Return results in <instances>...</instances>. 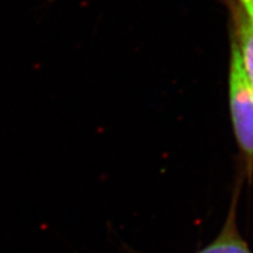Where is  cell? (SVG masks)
<instances>
[{
    "label": "cell",
    "instance_id": "obj_1",
    "mask_svg": "<svg viewBox=\"0 0 253 253\" xmlns=\"http://www.w3.org/2000/svg\"><path fill=\"white\" fill-rule=\"evenodd\" d=\"M227 84L233 134L238 145L245 179L251 182L253 178V87L233 37L231 39Z\"/></svg>",
    "mask_w": 253,
    "mask_h": 253
},
{
    "label": "cell",
    "instance_id": "obj_2",
    "mask_svg": "<svg viewBox=\"0 0 253 253\" xmlns=\"http://www.w3.org/2000/svg\"><path fill=\"white\" fill-rule=\"evenodd\" d=\"M232 203L230 205L225 223L212 242L196 253H253L240 235L237 225V202H238V186H236Z\"/></svg>",
    "mask_w": 253,
    "mask_h": 253
},
{
    "label": "cell",
    "instance_id": "obj_3",
    "mask_svg": "<svg viewBox=\"0 0 253 253\" xmlns=\"http://www.w3.org/2000/svg\"><path fill=\"white\" fill-rule=\"evenodd\" d=\"M233 39L236 40L245 72L253 87V24L236 4L232 6Z\"/></svg>",
    "mask_w": 253,
    "mask_h": 253
},
{
    "label": "cell",
    "instance_id": "obj_4",
    "mask_svg": "<svg viewBox=\"0 0 253 253\" xmlns=\"http://www.w3.org/2000/svg\"><path fill=\"white\" fill-rule=\"evenodd\" d=\"M235 4L253 24V0H235Z\"/></svg>",
    "mask_w": 253,
    "mask_h": 253
}]
</instances>
